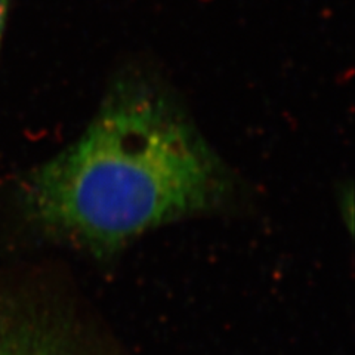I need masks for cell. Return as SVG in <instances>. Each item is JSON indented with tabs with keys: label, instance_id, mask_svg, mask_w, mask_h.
Returning a JSON list of instances; mask_svg holds the SVG:
<instances>
[{
	"label": "cell",
	"instance_id": "obj_1",
	"mask_svg": "<svg viewBox=\"0 0 355 355\" xmlns=\"http://www.w3.org/2000/svg\"><path fill=\"white\" fill-rule=\"evenodd\" d=\"M240 184L173 89L154 71H120L79 139L18 185L27 224L96 261L146 232L220 212Z\"/></svg>",
	"mask_w": 355,
	"mask_h": 355
},
{
	"label": "cell",
	"instance_id": "obj_2",
	"mask_svg": "<svg viewBox=\"0 0 355 355\" xmlns=\"http://www.w3.org/2000/svg\"><path fill=\"white\" fill-rule=\"evenodd\" d=\"M0 355H95L77 324L33 299L0 293Z\"/></svg>",
	"mask_w": 355,
	"mask_h": 355
},
{
	"label": "cell",
	"instance_id": "obj_3",
	"mask_svg": "<svg viewBox=\"0 0 355 355\" xmlns=\"http://www.w3.org/2000/svg\"><path fill=\"white\" fill-rule=\"evenodd\" d=\"M8 10H9V0H0V40H2L3 30L6 26Z\"/></svg>",
	"mask_w": 355,
	"mask_h": 355
}]
</instances>
